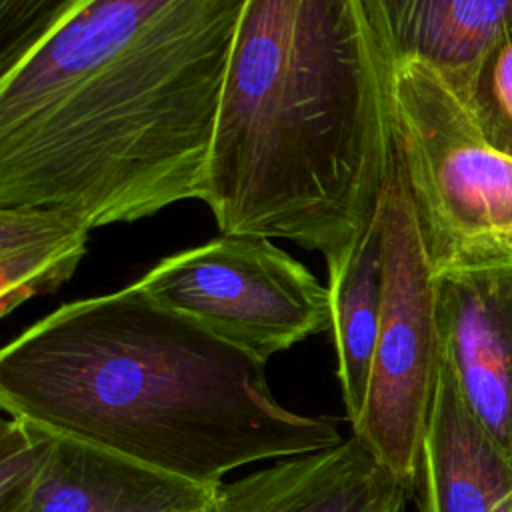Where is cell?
Segmentation results:
<instances>
[{
	"mask_svg": "<svg viewBox=\"0 0 512 512\" xmlns=\"http://www.w3.org/2000/svg\"><path fill=\"white\" fill-rule=\"evenodd\" d=\"M412 494L418 512H512V464L468 410L442 358Z\"/></svg>",
	"mask_w": 512,
	"mask_h": 512,
	"instance_id": "obj_9",
	"label": "cell"
},
{
	"mask_svg": "<svg viewBox=\"0 0 512 512\" xmlns=\"http://www.w3.org/2000/svg\"><path fill=\"white\" fill-rule=\"evenodd\" d=\"M440 358L512 464V258L434 272Z\"/></svg>",
	"mask_w": 512,
	"mask_h": 512,
	"instance_id": "obj_7",
	"label": "cell"
},
{
	"mask_svg": "<svg viewBox=\"0 0 512 512\" xmlns=\"http://www.w3.org/2000/svg\"><path fill=\"white\" fill-rule=\"evenodd\" d=\"M392 74L360 0H246L202 196L218 230L344 258L390 182Z\"/></svg>",
	"mask_w": 512,
	"mask_h": 512,
	"instance_id": "obj_2",
	"label": "cell"
},
{
	"mask_svg": "<svg viewBox=\"0 0 512 512\" xmlns=\"http://www.w3.org/2000/svg\"><path fill=\"white\" fill-rule=\"evenodd\" d=\"M332 314V340L338 358V380L350 426L360 418L378 340L384 272L380 210L348 254L326 264Z\"/></svg>",
	"mask_w": 512,
	"mask_h": 512,
	"instance_id": "obj_12",
	"label": "cell"
},
{
	"mask_svg": "<svg viewBox=\"0 0 512 512\" xmlns=\"http://www.w3.org/2000/svg\"><path fill=\"white\" fill-rule=\"evenodd\" d=\"M216 488L54 432L40 482L18 512H202Z\"/></svg>",
	"mask_w": 512,
	"mask_h": 512,
	"instance_id": "obj_10",
	"label": "cell"
},
{
	"mask_svg": "<svg viewBox=\"0 0 512 512\" xmlns=\"http://www.w3.org/2000/svg\"><path fill=\"white\" fill-rule=\"evenodd\" d=\"M398 166L434 272L512 258V158L492 148L426 64L392 74Z\"/></svg>",
	"mask_w": 512,
	"mask_h": 512,
	"instance_id": "obj_4",
	"label": "cell"
},
{
	"mask_svg": "<svg viewBox=\"0 0 512 512\" xmlns=\"http://www.w3.org/2000/svg\"><path fill=\"white\" fill-rule=\"evenodd\" d=\"M202 512H220V508H218V504H216V494H214V500H212Z\"/></svg>",
	"mask_w": 512,
	"mask_h": 512,
	"instance_id": "obj_17",
	"label": "cell"
},
{
	"mask_svg": "<svg viewBox=\"0 0 512 512\" xmlns=\"http://www.w3.org/2000/svg\"><path fill=\"white\" fill-rule=\"evenodd\" d=\"M458 98L482 138L512 158V22L486 48Z\"/></svg>",
	"mask_w": 512,
	"mask_h": 512,
	"instance_id": "obj_14",
	"label": "cell"
},
{
	"mask_svg": "<svg viewBox=\"0 0 512 512\" xmlns=\"http://www.w3.org/2000/svg\"><path fill=\"white\" fill-rule=\"evenodd\" d=\"M86 0H0V74Z\"/></svg>",
	"mask_w": 512,
	"mask_h": 512,
	"instance_id": "obj_16",
	"label": "cell"
},
{
	"mask_svg": "<svg viewBox=\"0 0 512 512\" xmlns=\"http://www.w3.org/2000/svg\"><path fill=\"white\" fill-rule=\"evenodd\" d=\"M246 0H86L0 74V206L92 230L202 200Z\"/></svg>",
	"mask_w": 512,
	"mask_h": 512,
	"instance_id": "obj_1",
	"label": "cell"
},
{
	"mask_svg": "<svg viewBox=\"0 0 512 512\" xmlns=\"http://www.w3.org/2000/svg\"><path fill=\"white\" fill-rule=\"evenodd\" d=\"M134 284L264 364L332 324L328 286L262 236L220 234L166 256Z\"/></svg>",
	"mask_w": 512,
	"mask_h": 512,
	"instance_id": "obj_6",
	"label": "cell"
},
{
	"mask_svg": "<svg viewBox=\"0 0 512 512\" xmlns=\"http://www.w3.org/2000/svg\"><path fill=\"white\" fill-rule=\"evenodd\" d=\"M380 238L382 316L366 402L352 434L412 494L436 390L440 340L434 270L396 156L380 204Z\"/></svg>",
	"mask_w": 512,
	"mask_h": 512,
	"instance_id": "obj_5",
	"label": "cell"
},
{
	"mask_svg": "<svg viewBox=\"0 0 512 512\" xmlns=\"http://www.w3.org/2000/svg\"><path fill=\"white\" fill-rule=\"evenodd\" d=\"M92 226L40 204L0 206V314L58 290L76 272Z\"/></svg>",
	"mask_w": 512,
	"mask_h": 512,
	"instance_id": "obj_13",
	"label": "cell"
},
{
	"mask_svg": "<svg viewBox=\"0 0 512 512\" xmlns=\"http://www.w3.org/2000/svg\"><path fill=\"white\" fill-rule=\"evenodd\" d=\"M408 496L354 434L216 488L220 512H408Z\"/></svg>",
	"mask_w": 512,
	"mask_h": 512,
	"instance_id": "obj_8",
	"label": "cell"
},
{
	"mask_svg": "<svg viewBox=\"0 0 512 512\" xmlns=\"http://www.w3.org/2000/svg\"><path fill=\"white\" fill-rule=\"evenodd\" d=\"M266 364L136 284L56 308L0 354V404L200 486L252 462L344 442L328 416L284 408Z\"/></svg>",
	"mask_w": 512,
	"mask_h": 512,
	"instance_id": "obj_3",
	"label": "cell"
},
{
	"mask_svg": "<svg viewBox=\"0 0 512 512\" xmlns=\"http://www.w3.org/2000/svg\"><path fill=\"white\" fill-rule=\"evenodd\" d=\"M360 6L392 70L422 62L456 96L512 22V0H360Z\"/></svg>",
	"mask_w": 512,
	"mask_h": 512,
	"instance_id": "obj_11",
	"label": "cell"
},
{
	"mask_svg": "<svg viewBox=\"0 0 512 512\" xmlns=\"http://www.w3.org/2000/svg\"><path fill=\"white\" fill-rule=\"evenodd\" d=\"M54 432L8 416L0 426V512H18L34 494L48 456Z\"/></svg>",
	"mask_w": 512,
	"mask_h": 512,
	"instance_id": "obj_15",
	"label": "cell"
}]
</instances>
